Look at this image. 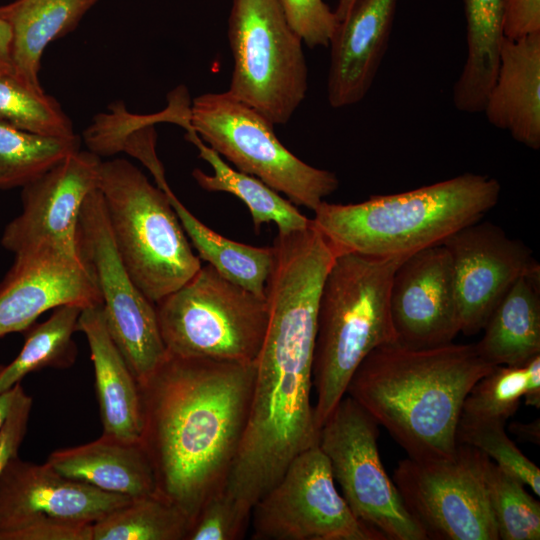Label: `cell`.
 <instances>
[{
    "label": "cell",
    "instance_id": "obj_33",
    "mask_svg": "<svg viewBox=\"0 0 540 540\" xmlns=\"http://www.w3.org/2000/svg\"><path fill=\"white\" fill-rule=\"evenodd\" d=\"M0 122L43 135L75 134L70 118L53 97L16 77L0 76Z\"/></svg>",
    "mask_w": 540,
    "mask_h": 540
},
{
    "label": "cell",
    "instance_id": "obj_35",
    "mask_svg": "<svg viewBox=\"0 0 540 540\" xmlns=\"http://www.w3.org/2000/svg\"><path fill=\"white\" fill-rule=\"evenodd\" d=\"M456 439L457 443L481 451L498 467L522 481L536 496H540V469L510 439L505 431V423L460 418Z\"/></svg>",
    "mask_w": 540,
    "mask_h": 540
},
{
    "label": "cell",
    "instance_id": "obj_45",
    "mask_svg": "<svg viewBox=\"0 0 540 540\" xmlns=\"http://www.w3.org/2000/svg\"><path fill=\"white\" fill-rule=\"evenodd\" d=\"M355 2L356 0H338L337 6L334 12L339 22L346 18V16L352 9Z\"/></svg>",
    "mask_w": 540,
    "mask_h": 540
},
{
    "label": "cell",
    "instance_id": "obj_3",
    "mask_svg": "<svg viewBox=\"0 0 540 540\" xmlns=\"http://www.w3.org/2000/svg\"><path fill=\"white\" fill-rule=\"evenodd\" d=\"M495 366L475 344L414 349L398 342L371 351L346 394L414 459L443 458L457 448L462 405L472 386Z\"/></svg>",
    "mask_w": 540,
    "mask_h": 540
},
{
    "label": "cell",
    "instance_id": "obj_22",
    "mask_svg": "<svg viewBox=\"0 0 540 540\" xmlns=\"http://www.w3.org/2000/svg\"><path fill=\"white\" fill-rule=\"evenodd\" d=\"M46 463L64 477L105 492L129 498L157 493L154 469L141 441L102 435L83 445L56 450Z\"/></svg>",
    "mask_w": 540,
    "mask_h": 540
},
{
    "label": "cell",
    "instance_id": "obj_44",
    "mask_svg": "<svg viewBox=\"0 0 540 540\" xmlns=\"http://www.w3.org/2000/svg\"><path fill=\"white\" fill-rule=\"evenodd\" d=\"M20 386L21 384L18 383L10 390L0 393V428L9 415Z\"/></svg>",
    "mask_w": 540,
    "mask_h": 540
},
{
    "label": "cell",
    "instance_id": "obj_19",
    "mask_svg": "<svg viewBox=\"0 0 540 540\" xmlns=\"http://www.w3.org/2000/svg\"><path fill=\"white\" fill-rule=\"evenodd\" d=\"M397 0H356L330 43L327 99L331 107L359 103L369 92L386 52Z\"/></svg>",
    "mask_w": 540,
    "mask_h": 540
},
{
    "label": "cell",
    "instance_id": "obj_12",
    "mask_svg": "<svg viewBox=\"0 0 540 540\" xmlns=\"http://www.w3.org/2000/svg\"><path fill=\"white\" fill-rule=\"evenodd\" d=\"M77 250L99 290L110 335L140 384L156 370L167 352L155 304L136 286L122 263L98 187L82 204Z\"/></svg>",
    "mask_w": 540,
    "mask_h": 540
},
{
    "label": "cell",
    "instance_id": "obj_36",
    "mask_svg": "<svg viewBox=\"0 0 540 540\" xmlns=\"http://www.w3.org/2000/svg\"><path fill=\"white\" fill-rule=\"evenodd\" d=\"M252 509L224 489L211 496L193 520L186 540H240L251 521Z\"/></svg>",
    "mask_w": 540,
    "mask_h": 540
},
{
    "label": "cell",
    "instance_id": "obj_29",
    "mask_svg": "<svg viewBox=\"0 0 540 540\" xmlns=\"http://www.w3.org/2000/svg\"><path fill=\"white\" fill-rule=\"evenodd\" d=\"M83 307L60 305L50 317L34 323L24 331L25 341L19 354L6 365H0V393L10 390L28 374L45 368L67 369L77 358L73 333Z\"/></svg>",
    "mask_w": 540,
    "mask_h": 540
},
{
    "label": "cell",
    "instance_id": "obj_9",
    "mask_svg": "<svg viewBox=\"0 0 540 540\" xmlns=\"http://www.w3.org/2000/svg\"><path fill=\"white\" fill-rule=\"evenodd\" d=\"M190 124L200 139L237 170L254 176L296 206L314 211L338 189L335 173L311 166L277 138L274 125L228 91L191 103Z\"/></svg>",
    "mask_w": 540,
    "mask_h": 540
},
{
    "label": "cell",
    "instance_id": "obj_16",
    "mask_svg": "<svg viewBox=\"0 0 540 540\" xmlns=\"http://www.w3.org/2000/svg\"><path fill=\"white\" fill-rule=\"evenodd\" d=\"M390 311L397 342L423 349L452 343L460 332L450 254L441 243L414 252L396 268Z\"/></svg>",
    "mask_w": 540,
    "mask_h": 540
},
{
    "label": "cell",
    "instance_id": "obj_38",
    "mask_svg": "<svg viewBox=\"0 0 540 540\" xmlns=\"http://www.w3.org/2000/svg\"><path fill=\"white\" fill-rule=\"evenodd\" d=\"M32 408V398L20 386L9 415L0 428V476L16 456L25 437Z\"/></svg>",
    "mask_w": 540,
    "mask_h": 540
},
{
    "label": "cell",
    "instance_id": "obj_8",
    "mask_svg": "<svg viewBox=\"0 0 540 540\" xmlns=\"http://www.w3.org/2000/svg\"><path fill=\"white\" fill-rule=\"evenodd\" d=\"M228 40V92L273 125L286 124L306 97L308 69L303 41L279 0H233Z\"/></svg>",
    "mask_w": 540,
    "mask_h": 540
},
{
    "label": "cell",
    "instance_id": "obj_15",
    "mask_svg": "<svg viewBox=\"0 0 540 540\" xmlns=\"http://www.w3.org/2000/svg\"><path fill=\"white\" fill-rule=\"evenodd\" d=\"M101 159L77 151L22 187V212L5 227L1 244L15 255L50 247L79 256L82 204L98 187Z\"/></svg>",
    "mask_w": 540,
    "mask_h": 540
},
{
    "label": "cell",
    "instance_id": "obj_13",
    "mask_svg": "<svg viewBox=\"0 0 540 540\" xmlns=\"http://www.w3.org/2000/svg\"><path fill=\"white\" fill-rule=\"evenodd\" d=\"M250 526L253 540H384L352 513L318 444L257 501Z\"/></svg>",
    "mask_w": 540,
    "mask_h": 540
},
{
    "label": "cell",
    "instance_id": "obj_43",
    "mask_svg": "<svg viewBox=\"0 0 540 540\" xmlns=\"http://www.w3.org/2000/svg\"><path fill=\"white\" fill-rule=\"evenodd\" d=\"M510 430L519 439L534 444H539L540 440V424L539 419L531 423H518L514 422L510 426Z\"/></svg>",
    "mask_w": 540,
    "mask_h": 540
},
{
    "label": "cell",
    "instance_id": "obj_10",
    "mask_svg": "<svg viewBox=\"0 0 540 540\" xmlns=\"http://www.w3.org/2000/svg\"><path fill=\"white\" fill-rule=\"evenodd\" d=\"M379 425L347 394L319 429L318 446L352 513L384 540H427L388 476Z\"/></svg>",
    "mask_w": 540,
    "mask_h": 540
},
{
    "label": "cell",
    "instance_id": "obj_4",
    "mask_svg": "<svg viewBox=\"0 0 540 540\" xmlns=\"http://www.w3.org/2000/svg\"><path fill=\"white\" fill-rule=\"evenodd\" d=\"M501 192L491 177L463 173L406 192L373 195L351 204L322 201L315 227L337 253L408 256L441 244L457 230L482 219Z\"/></svg>",
    "mask_w": 540,
    "mask_h": 540
},
{
    "label": "cell",
    "instance_id": "obj_40",
    "mask_svg": "<svg viewBox=\"0 0 540 540\" xmlns=\"http://www.w3.org/2000/svg\"><path fill=\"white\" fill-rule=\"evenodd\" d=\"M503 35L517 40L540 32V0H503Z\"/></svg>",
    "mask_w": 540,
    "mask_h": 540
},
{
    "label": "cell",
    "instance_id": "obj_31",
    "mask_svg": "<svg viewBox=\"0 0 540 540\" xmlns=\"http://www.w3.org/2000/svg\"><path fill=\"white\" fill-rule=\"evenodd\" d=\"M80 137L38 134L0 122V189L24 187L80 150Z\"/></svg>",
    "mask_w": 540,
    "mask_h": 540
},
{
    "label": "cell",
    "instance_id": "obj_41",
    "mask_svg": "<svg viewBox=\"0 0 540 540\" xmlns=\"http://www.w3.org/2000/svg\"><path fill=\"white\" fill-rule=\"evenodd\" d=\"M11 41V29L0 18V76L16 77L11 57Z\"/></svg>",
    "mask_w": 540,
    "mask_h": 540
},
{
    "label": "cell",
    "instance_id": "obj_37",
    "mask_svg": "<svg viewBox=\"0 0 540 540\" xmlns=\"http://www.w3.org/2000/svg\"><path fill=\"white\" fill-rule=\"evenodd\" d=\"M292 29L310 48L328 47L339 21L323 0H279Z\"/></svg>",
    "mask_w": 540,
    "mask_h": 540
},
{
    "label": "cell",
    "instance_id": "obj_11",
    "mask_svg": "<svg viewBox=\"0 0 540 540\" xmlns=\"http://www.w3.org/2000/svg\"><path fill=\"white\" fill-rule=\"evenodd\" d=\"M489 460L458 443L449 457L398 463L392 480L427 539L499 540L486 488Z\"/></svg>",
    "mask_w": 540,
    "mask_h": 540
},
{
    "label": "cell",
    "instance_id": "obj_34",
    "mask_svg": "<svg viewBox=\"0 0 540 540\" xmlns=\"http://www.w3.org/2000/svg\"><path fill=\"white\" fill-rule=\"evenodd\" d=\"M529 361L517 366H495L480 378L466 395L460 418L506 423L526 393Z\"/></svg>",
    "mask_w": 540,
    "mask_h": 540
},
{
    "label": "cell",
    "instance_id": "obj_24",
    "mask_svg": "<svg viewBox=\"0 0 540 540\" xmlns=\"http://www.w3.org/2000/svg\"><path fill=\"white\" fill-rule=\"evenodd\" d=\"M540 270L521 276L492 311L475 344L492 366H517L540 355Z\"/></svg>",
    "mask_w": 540,
    "mask_h": 540
},
{
    "label": "cell",
    "instance_id": "obj_32",
    "mask_svg": "<svg viewBox=\"0 0 540 540\" xmlns=\"http://www.w3.org/2000/svg\"><path fill=\"white\" fill-rule=\"evenodd\" d=\"M526 485L489 460L486 488L501 540H539L540 503Z\"/></svg>",
    "mask_w": 540,
    "mask_h": 540
},
{
    "label": "cell",
    "instance_id": "obj_28",
    "mask_svg": "<svg viewBox=\"0 0 540 540\" xmlns=\"http://www.w3.org/2000/svg\"><path fill=\"white\" fill-rule=\"evenodd\" d=\"M164 192L199 258L229 281L265 298L274 262L273 246L255 247L228 239L196 218L170 187Z\"/></svg>",
    "mask_w": 540,
    "mask_h": 540
},
{
    "label": "cell",
    "instance_id": "obj_5",
    "mask_svg": "<svg viewBox=\"0 0 540 540\" xmlns=\"http://www.w3.org/2000/svg\"><path fill=\"white\" fill-rule=\"evenodd\" d=\"M407 256L336 255L320 294L312 382L320 429L375 348L397 342L390 311L394 272Z\"/></svg>",
    "mask_w": 540,
    "mask_h": 540
},
{
    "label": "cell",
    "instance_id": "obj_25",
    "mask_svg": "<svg viewBox=\"0 0 540 540\" xmlns=\"http://www.w3.org/2000/svg\"><path fill=\"white\" fill-rule=\"evenodd\" d=\"M168 106L153 115H133L125 106L114 103L111 114H100L84 133L88 150L97 156H111L125 151L143 163L153 175L157 187L166 190L169 185L162 163L156 154L154 124L170 122L184 127L190 118L191 103L188 92L176 88L170 93Z\"/></svg>",
    "mask_w": 540,
    "mask_h": 540
},
{
    "label": "cell",
    "instance_id": "obj_21",
    "mask_svg": "<svg viewBox=\"0 0 540 540\" xmlns=\"http://www.w3.org/2000/svg\"><path fill=\"white\" fill-rule=\"evenodd\" d=\"M77 331L84 333L90 348L102 435L140 441L143 417L139 384L110 335L102 303L82 309Z\"/></svg>",
    "mask_w": 540,
    "mask_h": 540
},
{
    "label": "cell",
    "instance_id": "obj_7",
    "mask_svg": "<svg viewBox=\"0 0 540 540\" xmlns=\"http://www.w3.org/2000/svg\"><path fill=\"white\" fill-rule=\"evenodd\" d=\"M166 352L254 363L267 324L266 297L229 281L211 265L155 304Z\"/></svg>",
    "mask_w": 540,
    "mask_h": 540
},
{
    "label": "cell",
    "instance_id": "obj_39",
    "mask_svg": "<svg viewBox=\"0 0 540 540\" xmlns=\"http://www.w3.org/2000/svg\"><path fill=\"white\" fill-rule=\"evenodd\" d=\"M3 540H92V524L42 521L9 533Z\"/></svg>",
    "mask_w": 540,
    "mask_h": 540
},
{
    "label": "cell",
    "instance_id": "obj_1",
    "mask_svg": "<svg viewBox=\"0 0 540 540\" xmlns=\"http://www.w3.org/2000/svg\"><path fill=\"white\" fill-rule=\"evenodd\" d=\"M254 363L166 354L139 384L141 443L157 493L190 526L203 504L224 489L247 424Z\"/></svg>",
    "mask_w": 540,
    "mask_h": 540
},
{
    "label": "cell",
    "instance_id": "obj_42",
    "mask_svg": "<svg viewBox=\"0 0 540 540\" xmlns=\"http://www.w3.org/2000/svg\"><path fill=\"white\" fill-rule=\"evenodd\" d=\"M523 400L528 406L540 408V355L529 361L527 390Z\"/></svg>",
    "mask_w": 540,
    "mask_h": 540
},
{
    "label": "cell",
    "instance_id": "obj_17",
    "mask_svg": "<svg viewBox=\"0 0 540 540\" xmlns=\"http://www.w3.org/2000/svg\"><path fill=\"white\" fill-rule=\"evenodd\" d=\"M131 499L64 477L46 462L16 456L0 476V540L42 521L93 524Z\"/></svg>",
    "mask_w": 540,
    "mask_h": 540
},
{
    "label": "cell",
    "instance_id": "obj_14",
    "mask_svg": "<svg viewBox=\"0 0 540 540\" xmlns=\"http://www.w3.org/2000/svg\"><path fill=\"white\" fill-rule=\"evenodd\" d=\"M442 244L451 257L460 332L467 336L483 330L521 276L540 270L527 245L489 221L469 224Z\"/></svg>",
    "mask_w": 540,
    "mask_h": 540
},
{
    "label": "cell",
    "instance_id": "obj_27",
    "mask_svg": "<svg viewBox=\"0 0 540 540\" xmlns=\"http://www.w3.org/2000/svg\"><path fill=\"white\" fill-rule=\"evenodd\" d=\"M185 131V138L212 168V174H206L199 168L192 171L197 184L206 191L226 192L240 199L250 212L256 232L266 223H274L278 233L282 234L304 229L310 224L311 219L304 216L290 200L258 178L229 166L193 129Z\"/></svg>",
    "mask_w": 540,
    "mask_h": 540
},
{
    "label": "cell",
    "instance_id": "obj_20",
    "mask_svg": "<svg viewBox=\"0 0 540 540\" xmlns=\"http://www.w3.org/2000/svg\"><path fill=\"white\" fill-rule=\"evenodd\" d=\"M489 123L520 144L540 148V32L504 39L483 111Z\"/></svg>",
    "mask_w": 540,
    "mask_h": 540
},
{
    "label": "cell",
    "instance_id": "obj_30",
    "mask_svg": "<svg viewBox=\"0 0 540 540\" xmlns=\"http://www.w3.org/2000/svg\"><path fill=\"white\" fill-rule=\"evenodd\" d=\"M190 520L154 493L132 498L92 524V540H186Z\"/></svg>",
    "mask_w": 540,
    "mask_h": 540
},
{
    "label": "cell",
    "instance_id": "obj_23",
    "mask_svg": "<svg viewBox=\"0 0 540 540\" xmlns=\"http://www.w3.org/2000/svg\"><path fill=\"white\" fill-rule=\"evenodd\" d=\"M98 0H15L0 6V18L12 33L11 57L16 77L44 91L39 82L41 57L48 44L73 31Z\"/></svg>",
    "mask_w": 540,
    "mask_h": 540
},
{
    "label": "cell",
    "instance_id": "obj_26",
    "mask_svg": "<svg viewBox=\"0 0 540 540\" xmlns=\"http://www.w3.org/2000/svg\"><path fill=\"white\" fill-rule=\"evenodd\" d=\"M467 57L453 86L457 110L482 112L499 65L503 35V0H463Z\"/></svg>",
    "mask_w": 540,
    "mask_h": 540
},
{
    "label": "cell",
    "instance_id": "obj_2",
    "mask_svg": "<svg viewBox=\"0 0 540 540\" xmlns=\"http://www.w3.org/2000/svg\"><path fill=\"white\" fill-rule=\"evenodd\" d=\"M319 298L316 288L296 281L266 294L268 324L247 424L224 487L250 509L300 453L318 444L311 395Z\"/></svg>",
    "mask_w": 540,
    "mask_h": 540
},
{
    "label": "cell",
    "instance_id": "obj_18",
    "mask_svg": "<svg viewBox=\"0 0 540 540\" xmlns=\"http://www.w3.org/2000/svg\"><path fill=\"white\" fill-rule=\"evenodd\" d=\"M100 303L95 280L80 256L50 247L17 254L0 283V338L24 332L57 306Z\"/></svg>",
    "mask_w": 540,
    "mask_h": 540
},
{
    "label": "cell",
    "instance_id": "obj_6",
    "mask_svg": "<svg viewBox=\"0 0 540 540\" xmlns=\"http://www.w3.org/2000/svg\"><path fill=\"white\" fill-rule=\"evenodd\" d=\"M100 190L116 249L131 279L156 304L201 268L167 195L129 161H102Z\"/></svg>",
    "mask_w": 540,
    "mask_h": 540
}]
</instances>
